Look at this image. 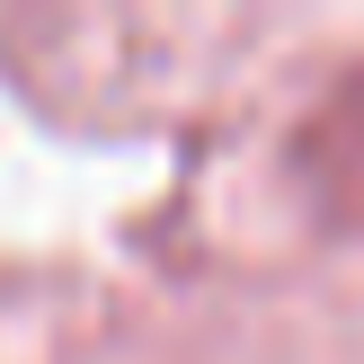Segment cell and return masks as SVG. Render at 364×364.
<instances>
[{"instance_id":"obj_1","label":"cell","mask_w":364,"mask_h":364,"mask_svg":"<svg viewBox=\"0 0 364 364\" xmlns=\"http://www.w3.org/2000/svg\"><path fill=\"white\" fill-rule=\"evenodd\" d=\"M284 169H294L302 205H311L320 223L364 231V63H355L338 89H320V98L302 107Z\"/></svg>"}]
</instances>
